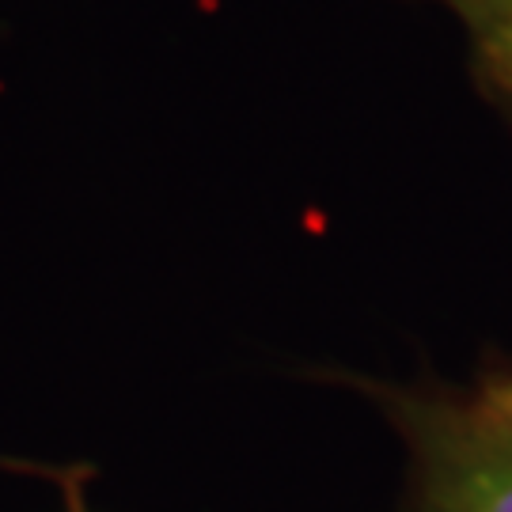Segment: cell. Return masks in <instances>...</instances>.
Instances as JSON below:
<instances>
[{
    "label": "cell",
    "instance_id": "obj_1",
    "mask_svg": "<svg viewBox=\"0 0 512 512\" xmlns=\"http://www.w3.org/2000/svg\"><path fill=\"white\" fill-rule=\"evenodd\" d=\"M425 512H512V372L463 395L395 399Z\"/></svg>",
    "mask_w": 512,
    "mask_h": 512
},
{
    "label": "cell",
    "instance_id": "obj_2",
    "mask_svg": "<svg viewBox=\"0 0 512 512\" xmlns=\"http://www.w3.org/2000/svg\"><path fill=\"white\" fill-rule=\"evenodd\" d=\"M482 73L512 99V0H456Z\"/></svg>",
    "mask_w": 512,
    "mask_h": 512
},
{
    "label": "cell",
    "instance_id": "obj_3",
    "mask_svg": "<svg viewBox=\"0 0 512 512\" xmlns=\"http://www.w3.org/2000/svg\"><path fill=\"white\" fill-rule=\"evenodd\" d=\"M0 471H19V475H42V478H54L65 486V494L73 497L80 494V482L84 478H92V467H42V463H27V459H8L0 456Z\"/></svg>",
    "mask_w": 512,
    "mask_h": 512
},
{
    "label": "cell",
    "instance_id": "obj_4",
    "mask_svg": "<svg viewBox=\"0 0 512 512\" xmlns=\"http://www.w3.org/2000/svg\"><path fill=\"white\" fill-rule=\"evenodd\" d=\"M73 512H84V509H80V494L73 497Z\"/></svg>",
    "mask_w": 512,
    "mask_h": 512
}]
</instances>
